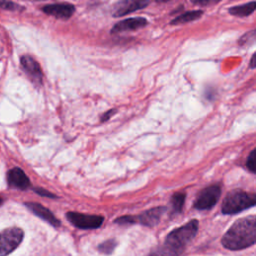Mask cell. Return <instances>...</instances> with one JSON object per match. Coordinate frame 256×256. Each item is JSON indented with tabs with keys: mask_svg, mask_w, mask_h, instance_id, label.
<instances>
[{
	"mask_svg": "<svg viewBox=\"0 0 256 256\" xmlns=\"http://www.w3.org/2000/svg\"><path fill=\"white\" fill-rule=\"evenodd\" d=\"M25 205L31 212H33L35 215H37L44 221L48 222L49 224L55 227L60 226V221L54 216V214L49 209H47L43 205L35 202H28V203H25Z\"/></svg>",
	"mask_w": 256,
	"mask_h": 256,
	"instance_id": "13",
	"label": "cell"
},
{
	"mask_svg": "<svg viewBox=\"0 0 256 256\" xmlns=\"http://www.w3.org/2000/svg\"><path fill=\"white\" fill-rule=\"evenodd\" d=\"M256 197L254 193H247L240 189L230 191L222 203L224 214H236L255 205Z\"/></svg>",
	"mask_w": 256,
	"mask_h": 256,
	"instance_id": "3",
	"label": "cell"
},
{
	"mask_svg": "<svg viewBox=\"0 0 256 256\" xmlns=\"http://www.w3.org/2000/svg\"><path fill=\"white\" fill-rule=\"evenodd\" d=\"M149 4L148 0H120L112 8L114 17L124 16L134 11L145 8Z\"/></svg>",
	"mask_w": 256,
	"mask_h": 256,
	"instance_id": "7",
	"label": "cell"
},
{
	"mask_svg": "<svg viewBox=\"0 0 256 256\" xmlns=\"http://www.w3.org/2000/svg\"><path fill=\"white\" fill-rule=\"evenodd\" d=\"M220 195H221V188L219 185L214 184V185L208 186L203 190H201L200 193L197 195L194 206L198 210L210 209L217 203Z\"/></svg>",
	"mask_w": 256,
	"mask_h": 256,
	"instance_id": "6",
	"label": "cell"
},
{
	"mask_svg": "<svg viewBox=\"0 0 256 256\" xmlns=\"http://www.w3.org/2000/svg\"><path fill=\"white\" fill-rule=\"evenodd\" d=\"M198 231V221L191 220L185 225L172 230L165 242L151 251L148 256H179L195 237Z\"/></svg>",
	"mask_w": 256,
	"mask_h": 256,
	"instance_id": "1",
	"label": "cell"
},
{
	"mask_svg": "<svg viewBox=\"0 0 256 256\" xmlns=\"http://www.w3.org/2000/svg\"><path fill=\"white\" fill-rule=\"evenodd\" d=\"M29 1H43V0H29Z\"/></svg>",
	"mask_w": 256,
	"mask_h": 256,
	"instance_id": "26",
	"label": "cell"
},
{
	"mask_svg": "<svg viewBox=\"0 0 256 256\" xmlns=\"http://www.w3.org/2000/svg\"><path fill=\"white\" fill-rule=\"evenodd\" d=\"M20 62L22 68L24 69L26 74L31 78V80L36 84H41L43 79V73L37 61L29 55H24L21 57Z\"/></svg>",
	"mask_w": 256,
	"mask_h": 256,
	"instance_id": "8",
	"label": "cell"
},
{
	"mask_svg": "<svg viewBox=\"0 0 256 256\" xmlns=\"http://www.w3.org/2000/svg\"><path fill=\"white\" fill-rule=\"evenodd\" d=\"M185 193L182 192H178L175 193L172 198H171V203H172V209L174 212L179 213L182 211L183 206H184V202H185Z\"/></svg>",
	"mask_w": 256,
	"mask_h": 256,
	"instance_id": "16",
	"label": "cell"
},
{
	"mask_svg": "<svg viewBox=\"0 0 256 256\" xmlns=\"http://www.w3.org/2000/svg\"><path fill=\"white\" fill-rule=\"evenodd\" d=\"M256 240L255 216L235 221L222 237V245L229 250H240L252 246Z\"/></svg>",
	"mask_w": 256,
	"mask_h": 256,
	"instance_id": "2",
	"label": "cell"
},
{
	"mask_svg": "<svg viewBox=\"0 0 256 256\" xmlns=\"http://www.w3.org/2000/svg\"><path fill=\"white\" fill-rule=\"evenodd\" d=\"M42 10L44 13L54 16L56 18L68 19L74 14L75 7L69 3H58L46 5L42 8Z\"/></svg>",
	"mask_w": 256,
	"mask_h": 256,
	"instance_id": "10",
	"label": "cell"
},
{
	"mask_svg": "<svg viewBox=\"0 0 256 256\" xmlns=\"http://www.w3.org/2000/svg\"><path fill=\"white\" fill-rule=\"evenodd\" d=\"M203 14V11L201 10H195V11H188L186 13L181 14L180 16L176 17L175 19H173L171 21L172 25H178V24H183V23H187V22H191L194 21L198 18H200Z\"/></svg>",
	"mask_w": 256,
	"mask_h": 256,
	"instance_id": "15",
	"label": "cell"
},
{
	"mask_svg": "<svg viewBox=\"0 0 256 256\" xmlns=\"http://www.w3.org/2000/svg\"><path fill=\"white\" fill-rule=\"evenodd\" d=\"M194 5L201 6V7H207V6H212L220 2L221 0H190Z\"/></svg>",
	"mask_w": 256,
	"mask_h": 256,
	"instance_id": "20",
	"label": "cell"
},
{
	"mask_svg": "<svg viewBox=\"0 0 256 256\" xmlns=\"http://www.w3.org/2000/svg\"><path fill=\"white\" fill-rule=\"evenodd\" d=\"M7 182L10 187L25 190L30 185V180L24 171L18 167L12 168L7 173Z\"/></svg>",
	"mask_w": 256,
	"mask_h": 256,
	"instance_id": "12",
	"label": "cell"
},
{
	"mask_svg": "<svg viewBox=\"0 0 256 256\" xmlns=\"http://www.w3.org/2000/svg\"><path fill=\"white\" fill-rule=\"evenodd\" d=\"M3 203V199L2 198H0V205Z\"/></svg>",
	"mask_w": 256,
	"mask_h": 256,
	"instance_id": "25",
	"label": "cell"
},
{
	"mask_svg": "<svg viewBox=\"0 0 256 256\" xmlns=\"http://www.w3.org/2000/svg\"><path fill=\"white\" fill-rule=\"evenodd\" d=\"M166 208L165 207H155V208H151L145 212H143L142 214L138 215V216H133V222H139L142 225L145 226H155L158 224L162 214L165 212Z\"/></svg>",
	"mask_w": 256,
	"mask_h": 256,
	"instance_id": "9",
	"label": "cell"
},
{
	"mask_svg": "<svg viewBox=\"0 0 256 256\" xmlns=\"http://www.w3.org/2000/svg\"><path fill=\"white\" fill-rule=\"evenodd\" d=\"M116 246H117V241L116 240L108 239V240L102 242L101 244H99L97 248H98V251L101 252L102 254L109 255L114 251Z\"/></svg>",
	"mask_w": 256,
	"mask_h": 256,
	"instance_id": "17",
	"label": "cell"
},
{
	"mask_svg": "<svg viewBox=\"0 0 256 256\" xmlns=\"http://www.w3.org/2000/svg\"><path fill=\"white\" fill-rule=\"evenodd\" d=\"M246 167L252 173H255V150H252L246 160Z\"/></svg>",
	"mask_w": 256,
	"mask_h": 256,
	"instance_id": "19",
	"label": "cell"
},
{
	"mask_svg": "<svg viewBox=\"0 0 256 256\" xmlns=\"http://www.w3.org/2000/svg\"><path fill=\"white\" fill-rule=\"evenodd\" d=\"M0 9L4 10H9V11H16V10H21L23 9L21 6L18 4L9 1V0H0Z\"/></svg>",
	"mask_w": 256,
	"mask_h": 256,
	"instance_id": "18",
	"label": "cell"
},
{
	"mask_svg": "<svg viewBox=\"0 0 256 256\" xmlns=\"http://www.w3.org/2000/svg\"><path fill=\"white\" fill-rule=\"evenodd\" d=\"M158 2H167V1H169V0H157Z\"/></svg>",
	"mask_w": 256,
	"mask_h": 256,
	"instance_id": "24",
	"label": "cell"
},
{
	"mask_svg": "<svg viewBox=\"0 0 256 256\" xmlns=\"http://www.w3.org/2000/svg\"><path fill=\"white\" fill-rule=\"evenodd\" d=\"M250 67L252 68V69H254L255 68V54L252 56V58H251V62H250Z\"/></svg>",
	"mask_w": 256,
	"mask_h": 256,
	"instance_id": "23",
	"label": "cell"
},
{
	"mask_svg": "<svg viewBox=\"0 0 256 256\" xmlns=\"http://www.w3.org/2000/svg\"><path fill=\"white\" fill-rule=\"evenodd\" d=\"M24 232L18 227H9L0 231V256H7L22 242Z\"/></svg>",
	"mask_w": 256,
	"mask_h": 256,
	"instance_id": "4",
	"label": "cell"
},
{
	"mask_svg": "<svg viewBox=\"0 0 256 256\" xmlns=\"http://www.w3.org/2000/svg\"><path fill=\"white\" fill-rule=\"evenodd\" d=\"M34 191H35L36 193H38V194L42 195V196L52 197V198H54V197H55V195H53L52 193H50V192H48V191H46V190H44V189H41V188H35V189H34Z\"/></svg>",
	"mask_w": 256,
	"mask_h": 256,
	"instance_id": "21",
	"label": "cell"
},
{
	"mask_svg": "<svg viewBox=\"0 0 256 256\" xmlns=\"http://www.w3.org/2000/svg\"><path fill=\"white\" fill-rule=\"evenodd\" d=\"M256 7V3L254 1L250 2V3H246L244 5H240V6H234L232 8L229 9V13L234 15V16H238V17H244V16H248L250 14H252L255 10Z\"/></svg>",
	"mask_w": 256,
	"mask_h": 256,
	"instance_id": "14",
	"label": "cell"
},
{
	"mask_svg": "<svg viewBox=\"0 0 256 256\" xmlns=\"http://www.w3.org/2000/svg\"><path fill=\"white\" fill-rule=\"evenodd\" d=\"M116 109H113V110H109V111H107L105 114H103L102 115V117H101V121H107L113 114H115L116 113Z\"/></svg>",
	"mask_w": 256,
	"mask_h": 256,
	"instance_id": "22",
	"label": "cell"
},
{
	"mask_svg": "<svg viewBox=\"0 0 256 256\" xmlns=\"http://www.w3.org/2000/svg\"><path fill=\"white\" fill-rule=\"evenodd\" d=\"M146 25H147V20L143 17L128 18V19H124L122 21L117 22L111 29V33L115 34V33H121L126 31H134Z\"/></svg>",
	"mask_w": 256,
	"mask_h": 256,
	"instance_id": "11",
	"label": "cell"
},
{
	"mask_svg": "<svg viewBox=\"0 0 256 256\" xmlns=\"http://www.w3.org/2000/svg\"><path fill=\"white\" fill-rule=\"evenodd\" d=\"M68 221L80 229H95L101 226L104 218L100 215H89L78 212H68L66 214Z\"/></svg>",
	"mask_w": 256,
	"mask_h": 256,
	"instance_id": "5",
	"label": "cell"
}]
</instances>
